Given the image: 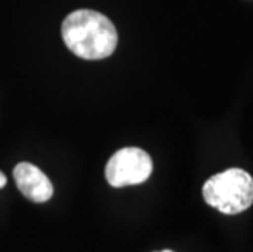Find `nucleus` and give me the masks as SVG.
<instances>
[{
  "mask_svg": "<svg viewBox=\"0 0 253 252\" xmlns=\"http://www.w3.org/2000/svg\"><path fill=\"white\" fill-rule=\"evenodd\" d=\"M154 169L150 155L139 148H125L111 155L106 164V180L111 187H126L142 184Z\"/></svg>",
  "mask_w": 253,
  "mask_h": 252,
  "instance_id": "nucleus-3",
  "label": "nucleus"
},
{
  "mask_svg": "<svg viewBox=\"0 0 253 252\" xmlns=\"http://www.w3.org/2000/svg\"><path fill=\"white\" fill-rule=\"evenodd\" d=\"M159 252H173V251H159Z\"/></svg>",
  "mask_w": 253,
  "mask_h": 252,
  "instance_id": "nucleus-6",
  "label": "nucleus"
},
{
  "mask_svg": "<svg viewBox=\"0 0 253 252\" xmlns=\"http://www.w3.org/2000/svg\"><path fill=\"white\" fill-rule=\"evenodd\" d=\"M5 184H7V177H5L3 172H0V189H3Z\"/></svg>",
  "mask_w": 253,
  "mask_h": 252,
  "instance_id": "nucleus-5",
  "label": "nucleus"
},
{
  "mask_svg": "<svg viewBox=\"0 0 253 252\" xmlns=\"http://www.w3.org/2000/svg\"><path fill=\"white\" fill-rule=\"evenodd\" d=\"M13 179L18 190L35 203H44L54 194L47 175L30 162H21L13 170Z\"/></svg>",
  "mask_w": 253,
  "mask_h": 252,
  "instance_id": "nucleus-4",
  "label": "nucleus"
},
{
  "mask_svg": "<svg viewBox=\"0 0 253 252\" xmlns=\"http://www.w3.org/2000/svg\"><path fill=\"white\" fill-rule=\"evenodd\" d=\"M203 197L224 214L242 213L253 203V177L244 169H227L206 180Z\"/></svg>",
  "mask_w": 253,
  "mask_h": 252,
  "instance_id": "nucleus-2",
  "label": "nucleus"
},
{
  "mask_svg": "<svg viewBox=\"0 0 253 252\" xmlns=\"http://www.w3.org/2000/svg\"><path fill=\"white\" fill-rule=\"evenodd\" d=\"M62 38L75 56L98 61L113 54L118 31L113 21L95 10H75L62 21Z\"/></svg>",
  "mask_w": 253,
  "mask_h": 252,
  "instance_id": "nucleus-1",
  "label": "nucleus"
}]
</instances>
